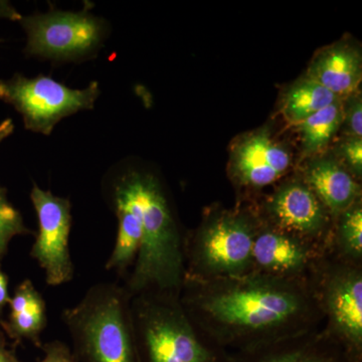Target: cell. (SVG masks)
<instances>
[{
  "label": "cell",
  "instance_id": "cb8c5ba5",
  "mask_svg": "<svg viewBox=\"0 0 362 362\" xmlns=\"http://www.w3.org/2000/svg\"><path fill=\"white\" fill-rule=\"evenodd\" d=\"M40 349L44 356L39 362H78L70 347L59 340L45 343Z\"/></svg>",
  "mask_w": 362,
  "mask_h": 362
},
{
  "label": "cell",
  "instance_id": "5bb4252c",
  "mask_svg": "<svg viewBox=\"0 0 362 362\" xmlns=\"http://www.w3.org/2000/svg\"><path fill=\"white\" fill-rule=\"evenodd\" d=\"M299 177L322 202L333 220L361 199V181L334 157L312 158Z\"/></svg>",
  "mask_w": 362,
  "mask_h": 362
},
{
  "label": "cell",
  "instance_id": "83f0119b",
  "mask_svg": "<svg viewBox=\"0 0 362 362\" xmlns=\"http://www.w3.org/2000/svg\"><path fill=\"white\" fill-rule=\"evenodd\" d=\"M14 130V125L11 119H6L0 123V144L4 139H6L8 136L13 134Z\"/></svg>",
  "mask_w": 362,
  "mask_h": 362
},
{
  "label": "cell",
  "instance_id": "9c48e42d",
  "mask_svg": "<svg viewBox=\"0 0 362 362\" xmlns=\"http://www.w3.org/2000/svg\"><path fill=\"white\" fill-rule=\"evenodd\" d=\"M20 23L28 35L26 54L59 61L90 56L104 37L103 23L87 11H49Z\"/></svg>",
  "mask_w": 362,
  "mask_h": 362
},
{
  "label": "cell",
  "instance_id": "4fadbf2b",
  "mask_svg": "<svg viewBox=\"0 0 362 362\" xmlns=\"http://www.w3.org/2000/svg\"><path fill=\"white\" fill-rule=\"evenodd\" d=\"M228 362H359L324 327L257 349L230 352Z\"/></svg>",
  "mask_w": 362,
  "mask_h": 362
},
{
  "label": "cell",
  "instance_id": "8992f818",
  "mask_svg": "<svg viewBox=\"0 0 362 362\" xmlns=\"http://www.w3.org/2000/svg\"><path fill=\"white\" fill-rule=\"evenodd\" d=\"M312 284L324 329L362 362V265L343 261L329 252L317 267Z\"/></svg>",
  "mask_w": 362,
  "mask_h": 362
},
{
  "label": "cell",
  "instance_id": "44dd1931",
  "mask_svg": "<svg viewBox=\"0 0 362 362\" xmlns=\"http://www.w3.org/2000/svg\"><path fill=\"white\" fill-rule=\"evenodd\" d=\"M337 154L345 168L357 180L362 177V138L345 136L337 146Z\"/></svg>",
  "mask_w": 362,
  "mask_h": 362
},
{
  "label": "cell",
  "instance_id": "4316f807",
  "mask_svg": "<svg viewBox=\"0 0 362 362\" xmlns=\"http://www.w3.org/2000/svg\"><path fill=\"white\" fill-rule=\"evenodd\" d=\"M9 300L11 298L8 297V293H7V278L0 268V311L4 309L7 302L9 303Z\"/></svg>",
  "mask_w": 362,
  "mask_h": 362
},
{
  "label": "cell",
  "instance_id": "f1b7e54d",
  "mask_svg": "<svg viewBox=\"0 0 362 362\" xmlns=\"http://www.w3.org/2000/svg\"><path fill=\"white\" fill-rule=\"evenodd\" d=\"M13 235H11V233L0 230V256L4 255V252L6 251L9 240L13 239Z\"/></svg>",
  "mask_w": 362,
  "mask_h": 362
},
{
  "label": "cell",
  "instance_id": "9a60e30c",
  "mask_svg": "<svg viewBox=\"0 0 362 362\" xmlns=\"http://www.w3.org/2000/svg\"><path fill=\"white\" fill-rule=\"evenodd\" d=\"M113 201L118 218V233L113 252L106 262V269L120 276L128 275L141 240L139 204L133 173L117 180L114 185Z\"/></svg>",
  "mask_w": 362,
  "mask_h": 362
},
{
  "label": "cell",
  "instance_id": "52a82bcc",
  "mask_svg": "<svg viewBox=\"0 0 362 362\" xmlns=\"http://www.w3.org/2000/svg\"><path fill=\"white\" fill-rule=\"evenodd\" d=\"M99 95L97 82L75 90L42 75L35 78L16 75L9 80H0V100L23 116L26 129L45 135L51 134L65 117L94 108Z\"/></svg>",
  "mask_w": 362,
  "mask_h": 362
},
{
  "label": "cell",
  "instance_id": "7c38bea8",
  "mask_svg": "<svg viewBox=\"0 0 362 362\" xmlns=\"http://www.w3.org/2000/svg\"><path fill=\"white\" fill-rule=\"evenodd\" d=\"M291 168V156L269 131L259 130L233 147L230 175L240 189L259 192L284 178Z\"/></svg>",
  "mask_w": 362,
  "mask_h": 362
},
{
  "label": "cell",
  "instance_id": "e0dca14e",
  "mask_svg": "<svg viewBox=\"0 0 362 362\" xmlns=\"http://www.w3.org/2000/svg\"><path fill=\"white\" fill-rule=\"evenodd\" d=\"M9 304L11 315L7 327L11 337L42 346L40 334L47 325V308L44 298L32 281L25 280L16 287Z\"/></svg>",
  "mask_w": 362,
  "mask_h": 362
},
{
  "label": "cell",
  "instance_id": "7a4b0ae2",
  "mask_svg": "<svg viewBox=\"0 0 362 362\" xmlns=\"http://www.w3.org/2000/svg\"><path fill=\"white\" fill-rule=\"evenodd\" d=\"M139 204L141 240L123 287L131 297L145 293L180 297L185 280L182 235L161 183L133 173Z\"/></svg>",
  "mask_w": 362,
  "mask_h": 362
},
{
  "label": "cell",
  "instance_id": "484cf974",
  "mask_svg": "<svg viewBox=\"0 0 362 362\" xmlns=\"http://www.w3.org/2000/svg\"><path fill=\"white\" fill-rule=\"evenodd\" d=\"M0 362H21L13 352L7 349L6 340L0 333Z\"/></svg>",
  "mask_w": 362,
  "mask_h": 362
},
{
  "label": "cell",
  "instance_id": "ba28073f",
  "mask_svg": "<svg viewBox=\"0 0 362 362\" xmlns=\"http://www.w3.org/2000/svg\"><path fill=\"white\" fill-rule=\"evenodd\" d=\"M254 206L264 223L331 251L334 220L299 175L282 181Z\"/></svg>",
  "mask_w": 362,
  "mask_h": 362
},
{
  "label": "cell",
  "instance_id": "d4e9b609",
  "mask_svg": "<svg viewBox=\"0 0 362 362\" xmlns=\"http://www.w3.org/2000/svg\"><path fill=\"white\" fill-rule=\"evenodd\" d=\"M23 16L16 8L13 4L6 0H0V20H9L13 21H21Z\"/></svg>",
  "mask_w": 362,
  "mask_h": 362
},
{
  "label": "cell",
  "instance_id": "7402d4cb",
  "mask_svg": "<svg viewBox=\"0 0 362 362\" xmlns=\"http://www.w3.org/2000/svg\"><path fill=\"white\" fill-rule=\"evenodd\" d=\"M343 102L342 125L345 136L362 137V100L359 92L345 98Z\"/></svg>",
  "mask_w": 362,
  "mask_h": 362
},
{
  "label": "cell",
  "instance_id": "6da1fadb",
  "mask_svg": "<svg viewBox=\"0 0 362 362\" xmlns=\"http://www.w3.org/2000/svg\"><path fill=\"white\" fill-rule=\"evenodd\" d=\"M180 301L194 325L228 352L257 349L324 324L312 281L252 271L214 281L185 279Z\"/></svg>",
  "mask_w": 362,
  "mask_h": 362
},
{
  "label": "cell",
  "instance_id": "30bf717a",
  "mask_svg": "<svg viewBox=\"0 0 362 362\" xmlns=\"http://www.w3.org/2000/svg\"><path fill=\"white\" fill-rule=\"evenodd\" d=\"M39 220V233L30 256L45 272V282L57 287L70 282L75 274L71 258V202L33 185L30 192Z\"/></svg>",
  "mask_w": 362,
  "mask_h": 362
},
{
  "label": "cell",
  "instance_id": "ffe728a7",
  "mask_svg": "<svg viewBox=\"0 0 362 362\" xmlns=\"http://www.w3.org/2000/svg\"><path fill=\"white\" fill-rule=\"evenodd\" d=\"M330 252L343 261L362 265L361 199L335 218Z\"/></svg>",
  "mask_w": 362,
  "mask_h": 362
},
{
  "label": "cell",
  "instance_id": "5b68a950",
  "mask_svg": "<svg viewBox=\"0 0 362 362\" xmlns=\"http://www.w3.org/2000/svg\"><path fill=\"white\" fill-rule=\"evenodd\" d=\"M258 226L254 204L207 211L199 226L185 235V279L214 281L252 272Z\"/></svg>",
  "mask_w": 362,
  "mask_h": 362
},
{
  "label": "cell",
  "instance_id": "3957f363",
  "mask_svg": "<svg viewBox=\"0 0 362 362\" xmlns=\"http://www.w3.org/2000/svg\"><path fill=\"white\" fill-rule=\"evenodd\" d=\"M138 362H228L230 352L209 339L180 304V297L145 293L131 297Z\"/></svg>",
  "mask_w": 362,
  "mask_h": 362
},
{
  "label": "cell",
  "instance_id": "ac0fdd59",
  "mask_svg": "<svg viewBox=\"0 0 362 362\" xmlns=\"http://www.w3.org/2000/svg\"><path fill=\"white\" fill-rule=\"evenodd\" d=\"M339 98L311 78L303 77L286 90L282 102V113L292 125L303 122Z\"/></svg>",
  "mask_w": 362,
  "mask_h": 362
},
{
  "label": "cell",
  "instance_id": "2e32d148",
  "mask_svg": "<svg viewBox=\"0 0 362 362\" xmlns=\"http://www.w3.org/2000/svg\"><path fill=\"white\" fill-rule=\"evenodd\" d=\"M305 77L343 100L356 93L361 85V52L356 45L344 42L324 47L312 59Z\"/></svg>",
  "mask_w": 362,
  "mask_h": 362
},
{
  "label": "cell",
  "instance_id": "8fae6325",
  "mask_svg": "<svg viewBox=\"0 0 362 362\" xmlns=\"http://www.w3.org/2000/svg\"><path fill=\"white\" fill-rule=\"evenodd\" d=\"M328 252L259 218L252 245V271L285 280L312 281L317 267Z\"/></svg>",
  "mask_w": 362,
  "mask_h": 362
},
{
  "label": "cell",
  "instance_id": "d6986e66",
  "mask_svg": "<svg viewBox=\"0 0 362 362\" xmlns=\"http://www.w3.org/2000/svg\"><path fill=\"white\" fill-rule=\"evenodd\" d=\"M342 119L343 100L339 99L298 124L305 156H316L327 148L341 127Z\"/></svg>",
  "mask_w": 362,
  "mask_h": 362
},
{
  "label": "cell",
  "instance_id": "f546056e",
  "mask_svg": "<svg viewBox=\"0 0 362 362\" xmlns=\"http://www.w3.org/2000/svg\"><path fill=\"white\" fill-rule=\"evenodd\" d=\"M2 42V40H0V42Z\"/></svg>",
  "mask_w": 362,
  "mask_h": 362
},
{
  "label": "cell",
  "instance_id": "603a6c76",
  "mask_svg": "<svg viewBox=\"0 0 362 362\" xmlns=\"http://www.w3.org/2000/svg\"><path fill=\"white\" fill-rule=\"evenodd\" d=\"M0 230L11 233L13 237L32 233L23 223L21 214L7 201L6 189L1 187H0Z\"/></svg>",
  "mask_w": 362,
  "mask_h": 362
},
{
  "label": "cell",
  "instance_id": "277c9868",
  "mask_svg": "<svg viewBox=\"0 0 362 362\" xmlns=\"http://www.w3.org/2000/svg\"><path fill=\"white\" fill-rule=\"evenodd\" d=\"M130 302L123 285L98 283L63 311L77 361L138 362Z\"/></svg>",
  "mask_w": 362,
  "mask_h": 362
}]
</instances>
